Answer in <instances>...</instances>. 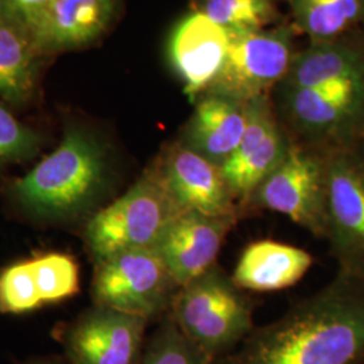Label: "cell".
Segmentation results:
<instances>
[{"label":"cell","instance_id":"8992f818","mask_svg":"<svg viewBox=\"0 0 364 364\" xmlns=\"http://www.w3.org/2000/svg\"><path fill=\"white\" fill-rule=\"evenodd\" d=\"M326 161L291 144L282 164L247 204L287 215L317 237L326 236Z\"/></svg>","mask_w":364,"mask_h":364},{"label":"cell","instance_id":"7c38bea8","mask_svg":"<svg viewBox=\"0 0 364 364\" xmlns=\"http://www.w3.org/2000/svg\"><path fill=\"white\" fill-rule=\"evenodd\" d=\"M236 218L182 212L159 237L154 250L180 287L213 267Z\"/></svg>","mask_w":364,"mask_h":364},{"label":"cell","instance_id":"8fae6325","mask_svg":"<svg viewBox=\"0 0 364 364\" xmlns=\"http://www.w3.org/2000/svg\"><path fill=\"white\" fill-rule=\"evenodd\" d=\"M290 146L266 97L247 103L243 138L232 156L221 166L237 201L247 204L254 191L282 164Z\"/></svg>","mask_w":364,"mask_h":364},{"label":"cell","instance_id":"e0dca14e","mask_svg":"<svg viewBox=\"0 0 364 364\" xmlns=\"http://www.w3.org/2000/svg\"><path fill=\"white\" fill-rule=\"evenodd\" d=\"M312 264V255L304 248L259 240L243 250L231 278L243 291H277L299 284Z\"/></svg>","mask_w":364,"mask_h":364},{"label":"cell","instance_id":"6da1fadb","mask_svg":"<svg viewBox=\"0 0 364 364\" xmlns=\"http://www.w3.org/2000/svg\"><path fill=\"white\" fill-rule=\"evenodd\" d=\"M364 356V281L336 279L267 326L219 364H355Z\"/></svg>","mask_w":364,"mask_h":364},{"label":"cell","instance_id":"cb8c5ba5","mask_svg":"<svg viewBox=\"0 0 364 364\" xmlns=\"http://www.w3.org/2000/svg\"><path fill=\"white\" fill-rule=\"evenodd\" d=\"M42 305L30 260L16 262L0 273V312L23 314Z\"/></svg>","mask_w":364,"mask_h":364},{"label":"cell","instance_id":"4316f807","mask_svg":"<svg viewBox=\"0 0 364 364\" xmlns=\"http://www.w3.org/2000/svg\"><path fill=\"white\" fill-rule=\"evenodd\" d=\"M25 364H63V362L55 358H37V359L28 360Z\"/></svg>","mask_w":364,"mask_h":364},{"label":"cell","instance_id":"9c48e42d","mask_svg":"<svg viewBox=\"0 0 364 364\" xmlns=\"http://www.w3.org/2000/svg\"><path fill=\"white\" fill-rule=\"evenodd\" d=\"M149 320L95 305L57 333L72 364H139Z\"/></svg>","mask_w":364,"mask_h":364},{"label":"cell","instance_id":"9a60e30c","mask_svg":"<svg viewBox=\"0 0 364 364\" xmlns=\"http://www.w3.org/2000/svg\"><path fill=\"white\" fill-rule=\"evenodd\" d=\"M114 13L115 0H52L30 33L41 54L75 49L99 38Z\"/></svg>","mask_w":364,"mask_h":364},{"label":"cell","instance_id":"7402d4cb","mask_svg":"<svg viewBox=\"0 0 364 364\" xmlns=\"http://www.w3.org/2000/svg\"><path fill=\"white\" fill-rule=\"evenodd\" d=\"M30 260L42 304H55L78 291L76 260L61 252H49Z\"/></svg>","mask_w":364,"mask_h":364},{"label":"cell","instance_id":"5b68a950","mask_svg":"<svg viewBox=\"0 0 364 364\" xmlns=\"http://www.w3.org/2000/svg\"><path fill=\"white\" fill-rule=\"evenodd\" d=\"M180 285L154 248L134 250L96 263L95 305L151 320L171 308Z\"/></svg>","mask_w":364,"mask_h":364},{"label":"cell","instance_id":"52a82bcc","mask_svg":"<svg viewBox=\"0 0 364 364\" xmlns=\"http://www.w3.org/2000/svg\"><path fill=\"white\" fill-rule=\"evenodd\" d=\"M290 33L285 27L231 33V46L219 76L205 95L239 103L263 97L287 75L291 64Z\"/></svg>","mask_w":364,"mask_h":364},{"label":"cell","instance_id":"44dd1931","mask_svg":"<svg viewBox=\"0 0 364 364\" xmlns=\"http://www.w3.org/2000/svg\"><path fill=\"white\" fill-rule=\"evenodd\" d=\"M139 364H215V360L169 317L144 347Z\"/></svg>","mask_w":364,"mask_h":364},{"label":"cell","instance_id":"277c9868","mask_svg":"<svg viewBox=\"0 0 364 364\" xmlns=\"http://www.w3.org/2000/svg\"><path fill=\"white\" fill-rule=\"evenodd\" d=\"M182 212L150 166L126 193L92 215L85 228L87 247L95 263L120 252L154 248Z\"/></svg>","mask_w":364,"mask_h":364},{"label":"cell","instance_id":"ac0fdd59","mask_svg":"<svg viewBox=\"0 0 364 364\" xmlns=\"http://www.w3.org/2000/svg\"><path fill=\"white\" fill-rule=\"evenodd\" d=\"M42 54L26 27L0 18V97L25 105L36 90Z\"/></svg>","mask_w":364,"mask_h":364},{"label":"cell","instance_id":"7a4b0ae2","mask_svg":"<svg viewBox=\"0 0 364 364\" xmlns=\"http://www.w3.org/2000/svg\"><path fill=\"white\" fill-rule=\"evenodd\" d=\"M111 186L105 144L92 131L72 123L52 154L11 182L9 196L33 219L69 221L95 213Z\"/></svg>","mask_w":364,"mask_h":364},{"label":"cell","instance_id":"484cf974","mask_svg":"<svg viewBox=\"0 0 364 364\" xmlns=\"http://www.w3.org/2000/svg\"><path fill=\"white\" fill-rule=\"evenodd\" d=\"M52 0H0V18L30 27Z\"/></svg>","mask_w":364,"mask_h":364},{"label":"cell","instance_id":"d4e9b609","mask_svg":"<svg viewBox=\"0 0 364 364\" xmlns=\"http://www.w3.org/2000/svg\"><path fill=\"white\" fill-rule=\"evenodd\" d=\"M42 136L21 123L0 105V166L28 159L38 153Z\"/></svg>","mask_w":364,"mask_h":364},{"label":"cell","instance_id":"4fadbf2b","mask_svg":"<svg viewBox=\"0 0 364 364\" xmlns=\"http://www.w3.org/2000/svg\"><path fill=\"white\" fill-rule=\"evenodd\" d=\"M231 46V33L203 11L186 16L174 30L170 57L193 102L208 92L219 76Z\"/></svg>","mask_w":364,"mask_h":364},{"label":"cell","instance_id":"30bf717a","mask_svg":"<svg viewBox=\"0 0 364 364\" xmlns=\"http://www.w3.org/2000/svg\"><path fill=\"white\" fill-rule=\"evenodd\" d=\"M151 166L183 212L237 218V200L221 166L205 156L177 142Z\"/></svg>","mask_w":364,"mask_h":364},{"label":"cell","instance_id":"ffe728a7","mask_svg":"<svg viewBox=\"0 0 364 364\" xmlns=\"http://www.w3.org/2000/svg\"><path fill=\"white\" fill-rule=\"evenodd\" d=\"M294 22L314 42L333 41L364 18V0H289Z\"/></svg>","mask_w":364,"mask_h":364},{"label":"cell","instance_id":"603a6c76","mask_svg":"<svg viewBox=\"0 0 364 364\" xmlns=\"http://www.w3.org/2000/svg\"><path fill=\"white\" fill-rule=\"evenodd\" d=\"M203 13L230 33L257 31L272 15V0H207Z\"/></svg>","mask_w":364,"mask_h":364},{"label":"cell","instance_id":"d6986e66","mask_svg":"<svg viewBox=\"0 0 364 364\" xmlns=\"http://www.w3.org/2000/svg\"><path fill=\"white\" fill-rule=\"evenodd\" d=\"M358 76H364L363 53L333 41L314 42L291 60L287 88H317Z\"/></svg>","mask_w":364,"mask_h":364},{"label":"cell","instance_id":"2e32d148","mask_svg":"<svg viewBox=\"0 0 364 364\" xmlns=\"http://www.w3.org/2000/svg\"><path fill=\"white\" fill-rule=\"evenodd\" d=\"M247 126V103L216 95L201 97L181 144L223 166L240 144Z\"/></svg>","mask_w":364,"mask_h":364},{"label":"cell","instance_id":"5bb4252c","mask_svg":"<svg viewBox=\"0 0 364 364\" xmlns=\"http://www.w3.org/2000/svg\"><path fill=\"white\" fill-rule=\"evenodd\" d=\"M287 109L299 130L311 136L348 131L364 115V76L317 88H287Z\"/></svg>","mask_w":364,"mask_h":364},{"label":"cell","instance_id":"ba28073f","mask_svg":"<svg viewBox=\"0 0 364 364\" xmlns=\"http://www.w3.org/2000/svg\"><path fill=\"white\" fill-rule=\"evenodd\" d=\"M326 239L338 273L364 281V165L347 153L326 159Z\"/></svg>","mask_w":364,"mask_h":364},{"label":"cell","instance_id":"3957f363","mask_svg":"<svg viewBox=\"0 0 364 364\" xmlns=\"http://www.w3.org/2000/svg\"><path fill=\"white\" fill-rule=\"evenodd\" d=\"M170 317L213 360L254 331L251 301L219 264L180 287Z\"/></svg>","mask_w":364,"mask_h":364}]
</instances>
